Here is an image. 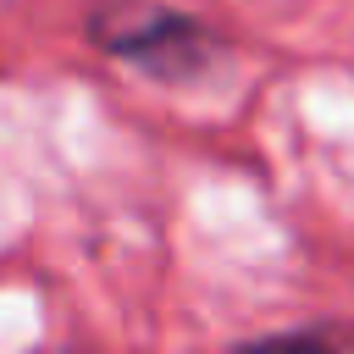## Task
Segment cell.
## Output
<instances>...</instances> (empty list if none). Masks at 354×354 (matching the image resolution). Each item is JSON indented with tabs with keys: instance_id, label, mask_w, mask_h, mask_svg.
Wrapping results in <instances>:
<instances>
[{
	"instance_id": "cell-1",
	"label": "cell",
	"mask_w": 354,
	"mask_h": 354,
	"mask_svg": "<svg viewBox=\"0 0 354 354\" xmlns=\"http://www.w3.org/2000/svg\"><path fill=\"white\" fill-rule=\"evenodd\" d=\"M88 33L105 55L160 77V83H194L216 66L221 44L216 33L171 6H149V0H105L88 17Z\"/></svg>"
}]
</instances>
